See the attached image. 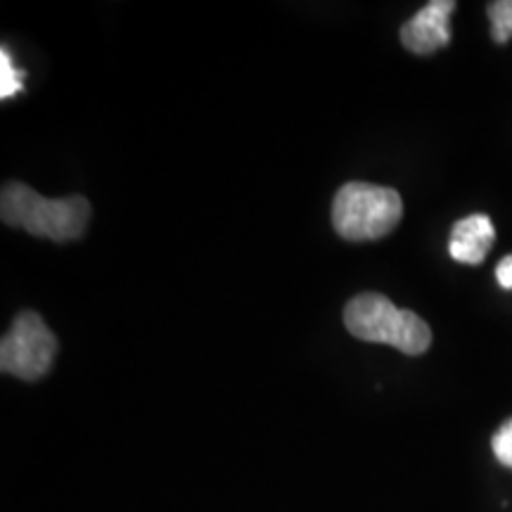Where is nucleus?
<instances>
[{
	"mask_svg": "<svg viewBox=\"0 0 512 512\" xmlns=\"http://www.w3.org/2000/svg\"><path fill=\"white\" fill-rule=\"evenodd\" d=\"M0 216L5 226L22 228L36 238L69 242L86 233L91 204L81 195L48 200L29 185L10 181L0 195Z\"/></svg>",
	"mask_w": 512,
	"mask_h": 512,
	"instance_id": "f257e3e1",
	"label": "nucleus"
},
{
	"mask_svg": "<svg viewBox=\"0 0 512 512\" xmlns=\"http://www.w3.org/2000/svg\"><path fill=\"white\" fill-rule=\"evenodd\" d=\"M491 448H494V456L501 465L510 467L512 470V418L505 420L498 432L491 439Z\"/></svg>",
	"mask_w": 512,
	"mask_h": 512,
	"instance_id": "1a4fd4ad",
	"label": "nucleus"
},
{
	"mask_svg": "<svg viewBox=\"0 0 512 512\" xmlns=\"http://www.w3.org/2000/svg\"><path fill=\"white\" fill-rule=\"evenodd\" d=\"M22 72L12 64L8 48L0 50V98L8 100L22 91Z\"/></svg>",
	"mask_w": 512,
	"mask_h": 512,
	"instance_id": "6e6552de",
	"label": "nucleus"
},
{
	"mask_svg": "<svg viewBox=\"0 0 512 512\" xmlns=\"http://www.w3.org/2000/svg\"><path fill=\"white\" fill-rule=\"evenodd\" d=\"M496 280L503 290H512V254L505 256V259L496 268Z\"/></svg>",
	"mask_w": 512,
	"mask_h": 512,
	"instance_id": "9d476101",
	"label": "nucleus"
},
{
	"mask_svg": "<svg viewBox=\"0 0 512 512\" xmlns=\"http://www.w3.org/2000/svg\"><path fill=\"white\" fill-rule=\"evenodd\" d=\"M57 339L36 311H22L0 342V370L19 380H41L53 366Z\"/></svg>",
	"mask_w": 512,
	"mask_h": 512,
	"instance_id": "20e7f679",
	"label": "nucleus"
},
{
	"mask_svg": "<svg viewBox=\"0 0 512 512\" xmlns=\"http://www.w3.org/2000/svg\"><path fill=\"white\" fill-rule=\"evenodd\" d=\"M486 15L491 19V36H494V41L505 46L512 38V0H496V3H489Z\"/></svg>",
	"mask_w": 512,
	"mask_h": 512,
	"instance_id": "0eeeda50",
	"label": "nucleus"
},
{
	"mask_svg": "<svg viewBox=\"0 0 512 512\" xmlns=\"http://www.w3.org/2000/svg\"><path fill=\"white\" fill-rule=\"evenodd\" d=\"M351 335L373 344H389L401 354L420 356L432 347V330L418 313L396 309L380 292H363L344 306Z\"/></svg>",
	"mask_w": 512,
	"mask_h": 512,
	"instance_id": "f03ea898",
	"label": "nucleus"
},
{
	"mask_svg": "<svg viewBox=\"0 0 512 512\" xmlns=\"http://www.w3.org/2000/svg\"><path fill=\"white\" fill-rule=\"evenodd\" d=\"M496 242V228L486 214H472L460 219L451 230L448 252L460 264L477 266L486 259Z\"/></svg>",
	"mask_w": 512,
	"mask_h": 512,
	"instance_id": "423d86ee",
	"label": "nucleus"
},
{
	"mask_svg": "<svg viewBox=\"0 0 512 512\" xmlns=\"http://www.w3.org/2000/svg\"><path fill=\"white\" fill-rule=\"evenodd\" d=\"M456 3L453 0H432L425 8H420L415 15L401 27L403 48L415 55H432L439 48L451 43V19Z\"/></svg>",
	"mask_w": 512,
	"mask_h": 512,
	"instance_id": "39448f33",
	"label": "nucleus"
},
{
	"mask_svg": "<svg viewBox=\"0 0 512 512\" xmlns=\"http://www.w3.org/2000/svg\"><path fill=\"white\" fill-rule=\"evenodd\" d=\"M401 216V195L384 185L351 181L332 202V226L349 242L380 240L399 226Z\"/></svg>",
	"mask_w": 512,
	"mask_h": 512,
	"instance_id": "7ed1b4c3",
	"label": "nucleus"
}]
</instances>
